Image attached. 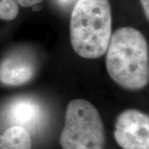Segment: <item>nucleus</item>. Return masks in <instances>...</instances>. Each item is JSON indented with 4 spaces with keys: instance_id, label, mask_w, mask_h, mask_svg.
Masks as SVG:
<instances>
[{
    "instance_id": "nucleus-11",
    "label": "nucleus",
    "mask_w": 149,
    "mask_h": 149,
    "mask_svg": "<svg viewBox=\"0 0 149 149\" xmlns=\"http://www.w3.org/2000/svg\"><path fill=\"white\" fill-rule=\"evenodd\" d=\"M61 3H65V4H69L71 2H73L74 0H59Z\"/></svg>"
},
{
    "instance_id": "nucleus-7",
    "label": "nucleus",
    "mask_w": 149,
    "mask_h": 149,
    "mask_svg": "<svg viewBox=\"0 0 149 149\" xmlns=\"http://www.w3.org/2000/svg\"><path fill=\"white\" fill-rule=\"evenodd\" d=\"M29 132L19 126H12L0 134V149H32Z\"/></svg>"
},
{
    "instance_id": "nucleus-8",
    "label": "nucleus",
    "mask_w": 149,
    "mask_h": 149,
    "mask_svg": "<svg viewBox=\"0 0 149 149\" xmlns=\"http://www.w3.org/2000/svg\"><path fill=\"white\" fill-rule=\"evenodd\" d=\"M19 13V8L16 0H0V19L13 21Z\"/></svg>"
},
{
    "instance_id": "nucleus-6",
    "label": "nucleus",
    "mask_w": 149,
    "mask_h": 149,
    "mask_svg": "<svg viewBox=\"0 0 149 149\" xmlns=\"http://www.w3.org/2000/svg\"><path fill=\"white\" fill-rule=\"evenodd\" d=\"M8 116L13 126H19L26 130L33 129L40 122L42 109L40 104L30 98L17 99L11 104Z\"/></svg>"
},
{
    "instance_id": "nucleus-2",
    "label": "nucleus",
    "mask_w": 149,
    "mask_h": 149,
    "mask_svg": "<svg viewBox=\"0 0 149 149\" xmlns=\"http://www.w3.org/2000/svg\"><path fill=\"white\" fill-rule=\"evenodd\" d=\"M112 35L109 0H78L70 17V36L74 52L85 59L104 55Z\"/></svg>"
},
{
    "instance_id": "nucleus-4",
    "label": "nucleus",
    "mask_w": 149,
    "mask_h": 149,
    "mask_svg": "<svg viewBox=\"0 0 149 149\" xmlns=\"http://www.w3.org/2000/svg\"><path fill=\"white\" fill-rule=\"evenodd\" d=\"M114 139L123 149H149V117L138 109L123 111L117 118Z\"/></svg>"
},
{
    "instance_id": "nucleus-3",
    "label": "nucleus",
    "mask_w": 149,
    "mask_h": 149,
    "mask_svg": "<svg viewBox=\"0 0 149 149\" xmlns=\"http://www.w3.org/2000/svg\"><path fill=\"white\" fill-rule=\"evenodd\" d=\"M105 130L95 107L85 100H74L67 105L60 135L62 149H104Z\"/></svg>"
},
{
    "instance_id": "nucleus-9",
    "label": "nucleus",
    "mask_w": 149,
    "mask_h": 149,
    "mask_svg": "<svg viewBox=\"0 0 149 149\" xmlns=\"http://www.w3.org/2000/svg\"><path fill=\"white\" fill-rule=\"evenodd\" d=\"M44 0H16L17 4L23 8H30L42 3Z\"/></svg>"
},
{
    "instance_id": "nucleus-10",
    "label": "nucleus",
    "mask_w": 149,
    "mask_h": 149,
    "mask_svg": "<svg viewBox=\"0 0 149 149\" xmlns=\"http://www.w3.org/2000/svg\"><path fill=\"white\" fill-rule=\"evenodd\" d=\"M140 3L142 4V7L143 8L144 14L147 18V20H149V0H140Z\"/></svg>"
},
{
    "instance_id": "nucleus-1",
    "label": "nucleus",
    "mask_w": 149,
    "mask_h": 149,
    "mask_svg": "<svg viewBox=\"0 0 149 149\" xmlns=\"http://www.w3.org/2000/svg\"><path fill=\"white\" fill-rule=\"evenodd\" d=\"M105 65L110 78L121 87L138 91L149 81L148 44L139 30L121 27L111 35Z\"/></svg>"
},
{
    "instance_id": "nucleus-5",
    "label": "nucleus",
    "mask_w": 149,
    "mask_h": 149,
    "mask_svg": "<svg viewBox=\"0 0 149 149\" xmlns=\"http://www.w3.org/2000/svg\"><path fill=\"white\" fill-rule=\"evenodd\" d=\"M35 74V65L32 58L20 52H13L0 63V82L5 85H24Z\"/></svg>"
}]
</instances>
